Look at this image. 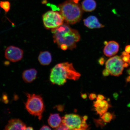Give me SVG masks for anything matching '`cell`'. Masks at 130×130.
Instances as JSON below:
<instances>
[{
    "label": "cell",
    "instance_id": "14",
    "mask_svg": "<svg viewBox=\"0 0 130 130\" xmlns=\"http://www.w3.org/2000/svg\"><path fill=\"white\" fill-rule=\"evenodd\" d=\"M62 118L58 113L51 114L48 120V124L52 128L58 127L62 123Z\"/></svg>",
    "mask_w": 130,
    "mask_h": 130
},
{
    "label": "cell",
    "instance_id": "11",
    "mask_svg": "<svg viewBox=\"0 0 130 130\" xmlns=\"http://www.w3.org/2000/svg\"><path fill=\"white\" fill-rule=\"evenodd\" d=\"M84 25L89 29L100 28L104 27L99 22L97 18L94 16H91L84 20Z\"/></svg>",
    "mask_w": 130,
    "mask_h": 130
},
{
    "label": "cell",
    "instance_id": "3",
    "mask_svg": "<svg viewBox=\"0 0 130 130\" xmlns=\"http://www.w3.org/2000/svg\"><path fill=\"white\" fill-rule=\"evenodd\" d=\"M59 13L67 24H75L82 18L83 9L74 0H68L58 6Z\"/></svg>",
    "mask_w": 130,
    "mask_h": 130
},
{
    "label": "cell",
    "instance_id": "7",
    "mask_svg": "<svg viewBox=\"0 0 130 130\" xmlns=\"http://www.w3.org/2000/svg\"><path fill=\"white\" fill-rule=\"evenodd\" d=\"M124 63L121 56L112 57L106 62V69L111 75L118 77L122 74Z\"/></svg>",
    "mask_w": 130,
    "mask_h": 130
},
{
    "label": "cell",
    "instance_id": "15",
    "mask_svg": "<svg viewBox=\"0 0 130 130\" xmlns=\"http://www.w3.org/2000/svg\"><path fill=\"white\" fill-rule=\"evenodd\" d=\"M38 60L40 64L43 66L49 64L52 61L51 53L47 51L41 52L39 55Z\"/></svg>",
    "mask_w": 130,
    "mask_h": 130
},
{
    "label": "cell",
    "instance_id": "10",
    "mask_svg": "<svg viewBox=\"0 0 130 130\" xmlns=\"http://www.w3.org/2000/svg\"><path fill=\"white\" fill-rule=\"evenodd\" d=\"M26 125L22 121L18 119L10 120L7 125L5 127V129L26 130Z\"/></svg>",
    "mask_w": 130,
    "mask_h": 130
},
{
    "label": "cell",
    "instance_id": "25",
    "mask_svg": "<svg viewBox=\"0 0 130 130\" xmlns=\"http://www.w3.org/2000/svg\"><path fill=\"white\" fill-rule=\"evenodd\" d=\"M57 109L59 111H62L64 108H63L62 106L59 105L57 107Z\"/></svg>",
    "mask_w": 130,
    "mask_h": 130
},
{
    "label": "cell",
    "instance_id": "26",
    "mask_svg": "<svg viewBox=\"0 0 130 130\" xmlns=\"http://www.w3.org/2000/svg\"><path fill=\"white\" fill-rule=\"evenodd\" d=\"M81 96L83 99H86L87 98V94H82L81 95Z\"/></svg>",
    "mask_w": 130,
    "mask_h": 130
},
{
    "label": "cell",
    "instance_id": "22",
    "mask_svg": "<svg viewBox=\"0 0 130 130\" xmlns=\"http://www.w3.org/2000/svg\"><path fill=\"white\" fill-rule=\"evenodd\" d=\"M40 130H51V128H50L49 127L45 125H44L41 128Z\"/></svg>",
    "mask_w": 130,
    "mask_h": 130
},
{
    "label": "cell",
    "instance_id": "5",
    "mask_svg": "<svg viewBox=\"0 0 130 130\" xmlns=\"http://www.w3.org/2000/svg\"><path fill=\"white\" fill-rule=\"evenodd\" d=\"M87 116L82 117L75 114H66L62 118V122L64 123L69 129L86 130L88 126L86 123Z\"/></svg>",
    "mask_w": 130,
    "mask_h": 130
},
{
    "label": "cell",
    "instance_id": "16",
    "mask_svg": "<svg viewBox=\"0 0 130 130\" xmlns=\"http://www.w3.org/2000/svg\"><path fill=\"white\" fill-rule=\"evenodd\" d=\"M96 6V3L94 0H84L82 3V8L85 12H92Z\"/></svg>",
    "mask_w": 130,
    "mask_h": 130
},
{
    "label": "cell",
    "instance_id": "20",
    "mask_svg": "<svg viewBox=\"0 0 130 130\" xmlns=\"http://www.w3.org/2000/svg\"><path fill=\"white\" fill-rule=\"evenodd\" d=\"M97 95L95 94L91 93L89 96V98L91 100H93L97 98Z\"/></svg>",
    "mask_w": 130,
    "mask_h": 130
},
{
    "label": "cell",
    "instance_id": "17",
    "mask_svg": "<svg viewBox=\"0 0 130 130\" xmlns=\"http://www.w3.org/2000/svg\"><path fill=\"white\" fill-rule=\"evenodd\" d=\"M0 6L4 10L5 12L7 13L10 9V4L9 1H0Z\"/></svg>",
    "mask_w": 130,
    "mask_h": 130
},
{
    "label": "cell",
    "instance_id": "13",
    "mask_svg": "<svg viewBox=\"0 0 130 130\" xmlns=\"http://www.w3.org/2000/svg\"><path fill=\"white\" fill-rule=\"evenodd\" d=\"M37 72L34 69L25 70L22 73V78L26 83H31L36 79Z\"/></svg>",
    "mask_w": 130,
    "mask_h": 130
},
{
    "label": "cell",
    "instance_id": "18",
    "mask_svg": "<svg viewBox=\"0 0 130 130\" xmlns=\"http://www.w3.org/2000/svg\"><path fill=\"white\" fill-rule=\"evenodd\" d=\"M101 118L105 123H108L111 121L113 118V116L111 113L106 112L101 116Z\"/></svg>",
    "mask_w": 130,
    "mask_h": 130
},
{
    "label": "cell",
    "instance_id": "23",
    "mask_svg": "<svg viewBox=\"0 0 130 130\" xmlns=\"http://www.w3.org/2000/svg\"><path fill=\"white\" fill-rule=\"evenodd\" d=\"M102 73H103V75L105 76H108L110 74L108 72V71L106 69L104 70Z\"/></svg>",
    "mask_w": 130,
    "mask_h": 130
},
{
    "label": "cell",
    "instance_id": "4",
    "mask_svg": "<svg viewBox=\"0 0 130 130\" xmlns=\"http://www.w3.org/2000/svg\"><path fill=\"white\" fill-rule=\"evenodd\" d=\"M26 95L27 99L25 103L26 109L30 114L41 120L45 109L43 98L40 95L34 94L27 93Z\"/></svg>",
    "mask_w": 130,
    "mask_h": 130
},
{
    "label": "cell",
    "instance_id": "1",
    "mask_svg": "<svg viewBox=\"0 0 130 130\" xmlns=\"http://www.w3.org/2000/svg\"><path fill=\"white\" fill-rule=\"evenodd\" d=\"M54 42L63 50H72L75 48L80 37L77 30L71 28L67 24L51 29Z\"/></svg>",
    "mask_w": 130,
    "mask_h": 130
},
{
    "label": "cell",
    "instance_id": "21",
    "mask_svg": "<svg viewBox=\"0 0 130 130\" xmlns=\"http://www.w3.org/2000/svg\"><path fill=\"white\" fill-rule=\"evenodd\" d=\"M105 99V97L103 95H100V94H99V95H98L96 98V100H104Z\"/></svg>",
    "mask_w": 130,
    "mask_h": 130
},
{
    "label": "cell",
    "instance_id": "9",
    "mask_svg": "<svg viewBox=\"0 0 130 130\" xmlns=\"http://www.w3.org/2000/svg\"><path fill=\"white\" fill-rule=\"evenodd\" d=\"M119 45L116 42L111 41L107 42L104 48V54L107 57H111L118 53L119 50Z\"/></svg>",
    "mask_w": 130,
    "mask_h": 130
},
{
    "label": "cell",
    "instance_id": "8",
    "mask_svg": "<svg viewBox=\"0 0 130 130\" xmlns=\"http://www.w3.org/2000/svg\"><path fill=\"white\" fill-rule=\"evenodd\" d=\"M24 52L21 49L13 46L8 47L5 51L6 59L12 62L20 61L23 58Z\"/></svg>",
    "mask_w": 130,
    "mask_h": 130
},
{
    "label": "cell",
    "instance_id": "19",
    "mask_svg": "<svg viewBox=\"0 0 130 130\" xmlns=\"http://www.w3.org/2000/svg\"><path fill=\"white\" fill-rule=\"evenodd\" d=\"M57 130H68L69 129V128L65 125L64 123H61L59 126L56 128Z\"/></svg>",
    "mask_w": 130,
    "mask_h": 130
},
{
    "label": "cell",
    "instance_id": "29",
    "mask_svg": "<svg viewBox=\"0 0 130 130\" xmlns=\"http://www.w3.org/2000/svg\"><path fill=\"white\" fill-rule=\"evenodd\" d=\"M79 1H80V0H74V1L75 2L77 3H78Z\"/></svg>",
    "mask_w": 130,
    "mask_h": 130
},
{
    "label": "cell",
    "instance_id": "2",
    "mask_svg": "<svg viewBox=\"0 0 130 130\" xmlns=\"http://www.w3.org/2000/svg\"><path fill=\"white\" fill-rule=\"evenodd\" d=\"M80 76L72 63L65 62L56 65L51 70L50 80L53 84L62 86L66 83L68 79L77 80Z\"/></svg>",
    "mask_w": 130,
    "mask_h": 130
},
{
    "label": "cell",
    "instance_id": "6",
    "mask_svg": "<svg viewBox=\"0 0 130 130\" xmlns=\"http://www.w3.org/2000/svg\"><path fill=\"white\" fill-rule=\"evenodd\" d=\"M44 25L47 29L57 28L64 24V20L59 12L48 11L42 16Z\"/></svg>",
    "mask_w": 130,
    "mask_h": 130
},
{
    "label": "cell",
    "instance_id": "27",
    "mask_svg": "<svg viewBox=\"0 0 130 130\" xmlns=\"http://www.w3.org/2000/svg\"><path fill=\"white\" fill-rule=\"evenodd\" d=\"M128 54L126 52H123L122 53V55L123 56H126Z\"/></svg>",
    "mask_w": 130,
    "mask_h": 130
},
{
    "label": "cell",
    "instance_id": "24",
    "mask_svg": "<svg viewBox=\"0 0 130 130\" xmlns=\"http://www.w3.org/2000/svg\"><path fill=\"white\" fill-rule=\"evenodd\" d=\"M125 51L127 53H130V45H128L126 46L125 48Z\"/></svg>",
    "mask_w": 130,
    "mask_h": 130
},
{
    "label": "cell",
    "instance_id": "12",
    "mask_svg": "<svg viewBox=\"0 0 130 130\" xmlns=\"http://www.w3.org/2000/svg\"><path fill=\"white\" fill-rule=\"evenodd\" d=\"M94 105L95 111L101 116L107 112L110 107L108 102L104 100H96V101L94 102Z\"/></svg>",
    "mask_w": 130,
    "mask_h": 130
},
{
    "label": "cell",
    "instance_id": "28",
    "mask_svg": "<svg viewBox=\"0 0 130 130\" xmlns=\"http://www.w3.org/2000/svg\"><path fill=\"white\" fill-rule=\"evenodd\" d=\"M34 129L32 127H31L29 126L28 127H27L26 128V130H33Z\"/></svg>",
    "mask_w": 130,
    "mask_h": 130
}]
</instances>
